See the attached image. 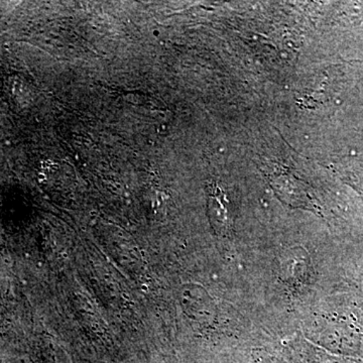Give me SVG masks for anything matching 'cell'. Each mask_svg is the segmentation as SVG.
<instances>
[{"mask_svg": "<svg viewBox=\"0 0 363 363\" xmlns=\"http://www.w3.org/2000/svg\"><path fill=\"white\" fill-rule=\"evenodd\" d=\"M224 195L216 185L209 187V213L212 223L218 230L227 231L229 228L228 211L225 207Z\"/></svg>", "mask_w": 363, "mask_h": 363, "instance_id": "1", "label": "cell"}]
</instances>
